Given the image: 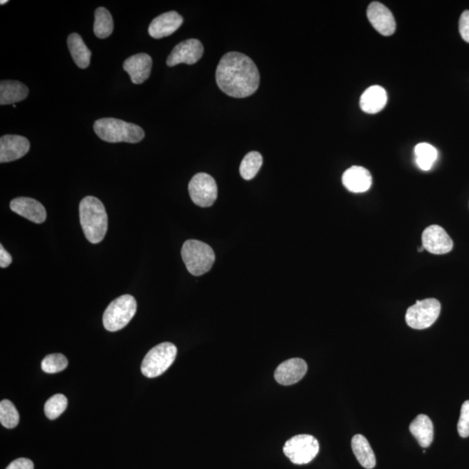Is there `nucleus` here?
Instances as JSON below:
<instances>
[{
  "label": "nucleus",
  "instance_id": "5701e85b",
  "mask_svg": "<svg viewBox=\"0 0 469 469\" xmlns=\"http://www.w3.org/2000/svg\"><path fill=\"white\" fill-rule=\"evenodd\" d=\"M351 447L354 454H355L358 463L363 468L371 469L375 467L377 461L372 447L370 442L362 435H356L352 438Z\"/></svg>",
  "mask_w": 469,
  "mask_h": 469
},
{
  "label": "nucleus",
  "instance_id": "4468645a",
  "mask_svg": "<svg viewBox=\"0 0 469 469\" xmlns=\"http://www.w3.org/2000/svg\"><path fill=\"white\" fill-rule=\"evenodd\" d=\"M307 370L308 365L304 360L300 358L287 360L276 368L275 379L281 385H293L304 378Z\"/></svg>",
  "mask_w": 469,
  "mask_h": 469
},
{
  "label": "nucleus",
  "instance_id": "412c9836",
  "mask_svg": "<svg viewBox=\"0 0 469 469\" xmlns=\"http://www.w3.org/2000/svg\"><path fill=\"white\" fill-rule=\"evenodd\" d=\"M29 90L27 85L19 81L2 80L0 83V104H15L27 99Z\"/></svg>",
  "mask_w": 469,
  "mask_h": 469
},
{
  "label": "nucleus",
  "instance_id": "4be33fe9",
  "mask_svg": "<svg viewBox=\"0 0 469 469\" xmlns=\"http://www.w3.org/2000/svg\"><path fill=\"white\" fill-rule=\"evenodd\" d=\"M68 48L72 59L80 69H85L91 63L92 52L78 34H72L68 37Z\"/></svg>",
  "mask_w": 469,
  "mask_h": 469
},
{
  "label": "nucleus",
  "instance_id": "f3484780",
  "mask_svg": "<svg viewBox=\"0 0 469 469\" xmlns=\"http://www.w3.org/2000/svg\"><path fill=\"white\" fill-rule=\"evenodd\" d=\"M183 19L174 10L155 18L149 27V34L153 38L160 39L174 34L181 27Z\"/></svg>",
  "mask_w": 469,
  "mask_h": 469
},
{
  "label": "nucleus",
  "instance_id": "c85d7f7f",
  "mask_svg": "<svg viewBox=\"0 0 469 469\" xmlns=\"http://www.w3.org/2000/svg\"><path fill=\"white\" fill-rule=\"evenodd\" d=\"M68 366L66 357L62 354H50L42 360L41 368L47 374H56L66 370Z\"/></svg>",
  "mask_w": 469,
  "mask_h": 469
},
{
  "label": "nucleus",
  "instance_id": "cd10ccee",
  "mask_svg": "<svg viewBox=\"0 0 469 469\" xmlns=\"http://www.w3.org/2000/svg\"><path fill=\"white\" fill-rule=\"evenodd\" d=\"M68 400L62 394L54 395L45 404V414L50 420H55L66 411Z\"/></svg>",
  "mask_w": 469,
  "mask_h": 469
},
{
  "label": "nucleus",
  "instance_id": "f8f14e48",
  "mask_svg": "<svg viewBox=\"0 0 469 469\" xmlns=\"http://www.w3.org/2000/svg\"><path fill=\"white\" fill-rule=\"evenodd\" d=\"M367 16L371 24L379 34L391 36L396 31V23L391 10L384 4L372 2L367 10Z\"/></svg>",
  "mask_w": 469,
  "mask_h": 469
},
{
  "label": "nucleus",
  "instance_id": "1a4fd4ad",
  "mask_svg": "<svg viewBox=\"0 0 469 469\" xmlns=\"http://www.w3.org/2000/svg\"><path fill=\"white\" fill-rule=\"evenodd\" d=\"M191 200L200 207H211L218 197V186L215 179L207 173H198L189 183Z\"/></svg>",
  "mask_w": 469,
  "mask_h": 469
},
{
  "label": "nucleus",
  "instance_id": "f257e3e1",
  "mask_svg": "<svg viewBox=\"0 0 469 469\" xmlns=\"http://www.w3.org/2000/svg\"><path fill=\"white\" fill-rule=\"evenodd\" d=\"M218 88L236 99L250 97L258 91L260 74L253 60L243 53H226L220 60L216 71Z\"/></svg>",
  "mask_w": 469,
  "mask_h": 469
},
{
  "label": "nucleus",
  "instance_id": "393cba45",
  "mask_svg": "<svg viewBox=\"0 0 469 469\" xmlns=\"http://www.w3.org/2000/svg\"><path fill=\"white\" fill-rule=\"evenodd\" d=\"M414 153L417 165L425 172L431 169L438 157V150L428 143L418 144L414 148Z\"/></svg>",
  "mask_w": 469,
  "mask_h": 469
},
{
  "label": "nucleus",
  "instance_id": "20e7f679",
  "mask_svg": "<svg viewBox=\"0 0 469 469\" xmlns=\"http://www.w3.org/2000/svg\"><path fill=\"white\" fill-rule=\"evenodd\" d=\"M181 255L188 272L200 276L210 272L215 262V253L210 245L198 240H187Z\"/></svg>",
  "mask_w": 469,
  "mask_h": 469
},
{
  "label": "nucleus",
  "instance_id": "7c9ffc66",
  "mask_svg": "<svg viewBox=\"0 0 469 469\" xmlns=\"http://www.w3.org/2000/svg\"><path fill=\"white\" fill-rule=\"evenodd\" d=\"M459 30L461 38H463L464 41L469 43V10H464L463 14H461L460 22H459Z\"/></svg>",
  "mask_w": 469,
  "mask_h": 469
},
{
  "label": "nucleus",
  "instance_id": "423d86ee",
  "mask_svg": "<svg viewBox=\"0 0 469 469\" xmlns=\"http://www.w3.org/2000/svg\"><path fill=\"white\" fill-rule=\"evenodd\" d=\"M176 354L178 349L172 342H163L155 346L144 357L141 372L149 378L160 377L174 363Z\"/></svg>",
  "mask_w": 469,
  "mask_h": 469
},
{
  "label": "nucleus",
  "instance_id": "7ed1b4c3",
  "mask_svg": "<svg viewBox=\"0 0 469 469\" xmlns=\"http://www.w3.org/2000/svg\"><path fill=\"white\" fill-rule=\"evenodd\" d=\"M93 127L99 138L108 143H139L146 135L140 126L118 118L99 119Z\"/></svg>",
  "mask_w": 469,
  "mask_h": 469
},
{
  "label": "nucleus",
  "instance_id": "f03ea898",
  "mask_svg": "<svg viewBox=\"0 0 469 469\" xmlns=\"http://www.w3.org/2000/svg\"><path fill=\"white\" fill-rule=\"evenodd\" d=\"M79 218L86 239L92 244L101 243L108 230V216L102 202L92 196L83 198Z\"/></svg>",
  "mask_w": 469,
  "mask_h": 469
},
{
  "label": "nucleus",
  "instance_id": "ddd939ff",
  "mask_svg": "<svg viewBox=\"0 0 469 469\" xmlns=\"http://www.w3.org/2000/svg\"><path fill=\"white\" fill-rule=\"evenodd\" d=\"M30 150V142L24 136L5 135L0 139V163H8L23 158Z\"/></svg>",
  "mask_w": 469,
  "mask_h": 469
},
{
  "label": "nucleus",
  "instance_id": "9b49d317",
  "mask_svg": "<svg viewBox=\"0 0 469 469\" xmlns=\"http://www.w3.org/2000/svg\"><path fill=\"white\" fill-rule=\"evenodd\" d=\"M424 250L435 255L449 253L454 247L452 239L442 227L431 225L425 229L421 236Z\"/></svg>",
  "mask_w": 469,
  "mask_h": 469
},
{
  "label": "nucleus",
  "instance_id": "473e14b6",
  "mask_svg": "<svg viewBox=\"0 0 469 469\" xmlns=\"http://www.w3.org/2000/svg\"><path fill=\"white\" fill-rule=\"evenodd\" d=\"M13 262L12 255L6 251L3 245H0V267L2 269L7 268Z\"/></svg>",
  "mask_w": 469,
  "mask_h": 469
},
{
  "label": "nucleus",
  "instance_id": "72a5a7b5",
  "mask_svg": "<svg viewBox=\"0 0 469 469\" xmlns=\"http://www.w3.org/2000/svg\"><path fill=\"white\" fill-rule=\"evenodd\" d=\"M6 3H8V1H7V0H2V1L0 2V4H1L2 6L5 5V4H6Z\"/></svg>",
  "mask_w": 469,
  "mask_h": 469
},
{
  "label": "nucleus",
  "instance_id": "bb28decb",
  "mask_svg": "<svg viewBox=\"0 0 469 469\" xmlns=\"http://www.w3.org/2000/svg\"><path fill=\"white\" fill-rule=\"evenodd\" d=\"M0 422L6 428H14L19 424V412L8 400H3L0 402Z\"/></svg>",
  "mask_w": 469,
  "mask_h": 469
},
{
  "label": "nucleus",
  "instance_id": "0eeeda50",
  "mask_svg": "<svg viewBox=\"0 0 469 469\" xmlns=\"http://www.w3.org/2000/svg\"><path fill=\"white\" fill-rule=\"evenodd\" d=\"M319 449V442L314 436L298 435L288 440L284 444V452L292 463L304 465L315 459Z\"/></svg>",
  "mask_w": 469,
  "mask_h": 469
},
{
  "label": "nucleus",
  "instance_id": "2f4dec72",
  "mask_svg": "<svg viewBox=\"0 0 469 469\" xmlns=\"http://www.w3.org/2000/svg\"><path fill=\"white\" fill-rule=\"evenodd\" d=\"M6 469H34V463L27 458H20L9 464Z\"/></svg>",
  "mask_w": 469,
  "mask_h": 469
},
{
  "label": "nucleus",
  "instance_id": "b1692460",
  "mask_svg": "<svg viewBox=\"0 0 469 469\" xmlns=\"http://www.w3.org/2000/svg\"><path fill=\"white\" fill-rule=\"evenodd\" d=\"M114 28L113 17L109 10L104 7H99L95 12V22H94V34L99 38H106L113 34Z\"/></svg>",
  "mask_w": 469,
  "mask_h": 469
},
{
  "label": "nucleus",
  "instance_id": "6e6552de",
  "mask_svg": "<svg viewBox=\"0 0 469 469\" xmlns=\"http://www.w3.org/2000/svg\"><path fill=\"white\" fill-rule=\"evenodd\" d=\"M441 313V304L435 298L417 301L406 312V323L414 330H425L433 326Z\"/></svg>",
  "mask_w": 469,
  "mask_h": 469
},
{
  "label": "nucleus",
  "instance_id": "2eb2a0df",
  "mask_svg": "<svg viewBox=\"0 0 469 469\" xmlns=\"http://www.w3.org/2000/svg\"><path fill=\"white\" fill-rule=\"evenodd\" d=\"M10 210L29 221L42 223L46 220V211L41 203L30 197H17L10 202Z\"/></svg>",
  "mask_w": 469,
  "mask_h": 469
},
{
  "label": "nucleus",
  "instance_id": "9d476101",
  "mask_svg": "<svg viewBox=\"0 0 469 469\" xmlns=\"http://www.w3.org/2000/svg\"><path fill=\"white\" fill-rule=\"evenodd\" d=\"M204 46L198 39L190 38L179 43L169 54L166 64L168 66L179 64H194L203 57Z\"/></svg>",
  "mask_w": 469,
  "mask_h": 469
},
{
  "label": "nucleus",
  "instance_id": "dca6fc26",
  "mask_svg": "<svg viewBox=\"0 0 469 469\" xmlns=\"http://www.w3.org/2000/svg\"><path fill=\"white\" fill-rule=\"evenodd\" d=\"M122 67L131 77L133 84H143L150 77L153 59L146 53L136 54L128 57Z\"/></svg>",
  "mask_w": 469,
  "mask_h": 469
},
{
  "label": "nucleus",
  "instance_id": "c756f323",
  "mask_svg": "<svg viewBox=\"0 0 469 469\" xmlns=\"http://www.w3.org/2000/svg\"><path fill=\"white\" fill-rule=\"evenodd\" d=\"M457 430L461 438H467L469 436V400H466L461 406V416L458 421Z\"/></svg>",
  "mask_w": 469,
  "mask_h": 469
},
{
  "label": "nucleus",
  "instance_id": "a211bd4d",
  "mask_svg": "<svg viewBox=\"0 0 469 469\" xmlns=\"http://www.w3.org/2000/svg\"><path fill=\"white\" fill-rule=\"evenodd\" d=\"M342 183L351 192L363 193L370 190L372 185V176L362 166H352L342 175Z\"/></svg>",
  "mask_w": 469,
  "mask_h": 469
},
{
  "label": "nucleus",
  "instance_id": "a878e982",
  "mask_svg": "<svg viewBox=\"0 0 469 469\" xmlns=\"http://www.w3.org/2000/svg\"><path fill=\"white\" fill-rule=\"evenodd\" d=\"M262 165V155L258 151H251L244 158L240 165V175L245 180H251L257 176Z\"/></svg>",
  "mask_w": 469,
  "mask_h": 469
},
{
  "label": "nucleus",
  "instance_id": "aec40b11",
  "mask_svg": "<svg viewBox=\"0 0 469 469\" xmlns=\"http://www.w3.org/2000/svg\"><path fill=\"white\" fill-rule=\"evenodd\" d=\"M410 431L422 447L430 446L434 440V425L426 414H419L411 422Z\"/></svg>",
  "mask_w": 469,
  "mask_h": 469
},
{
  "label": "nucleus",
  "instance_id": "39448f33",
  "mask_svg": "<svg viewBox=\"0 0 469 469\" xmlns=\"http://www.w3.org/2000/svg\"><path fill=\"white\" fill-rule=\"evenodd\" d=\"M136 312V299L131 295H121L111 302L104 312V327L111 332L120 330L131 322Z\"/></svg>",
  "mask_w": 469,
  "mask_h": 469
},
{
  "label": "nucleus",
  "instance_id": "6ab92c4d",
  "mask_svg": "<svg viewBox=\"0 0 469 469\" xmlns=\"http://www.w3.org/2000/svg\"><path fill=\"white\" fill-rule=\"evenodd\" d=\"M388 102L387 92L380 85H373L363 93L360 99V106L364 113L375 114L380 113Z\"/></svg>",
  "mask_w": 469,
  "mask_h": 469
}]
</instances>
